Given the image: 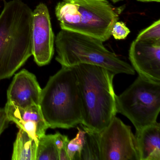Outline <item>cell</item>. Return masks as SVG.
<instances>
[{
  "label": "cell",
  "mask_w": 160,
  "mask_h": 160,
  "mask_svg": "<svg viewBox=\"0 0 160 160\" xmlns=\"http://www.w3.org/2000/svg\"><path fill=\"white\" fill-rule=\"evenodd\" d=\"M32 12L22 0L4 4L0 14V80L10 78L32 55Z\"/></svg>",
  "instance_id": "6da1fadb"
},
{
  "label": "cell",
  "mask_w": 160,
  "mask_h": 160,
  "mask_svg": "<svg viewBox=\"0 0 160 160\" xmlns=\"http://www.w3.org/2000/svg\"><path fill=\"white\" fill-rule=\"evenodd\" d=\"M78 78L82 106L81 125L100 133L110 123L117 112V95L113 88L115 74L96 65L73 66Z\"/></svg>",
  "instance_id": "7a4b0ae2"
},
{
  "label": "cell",
  "mask_w": 160,
  "mask_h": 160,
  "mask_svg": "<svg viewBox=\"0 0 160 160\" xmlns=\"http://www.w3.org/2000/svg\"><path fill=\"white\" fill-rule=\"evenodd\" d=\"M40 107L49 128L70 129L81 123L82 106L74 67L62 66L42 89Z\"/></svg>",
  "instance_id": "3957f363"
},
{
  "label": "cell",
  "mask_w": 160,
  "mask_h": 160,
  "mask_svg": "<svg viewBox=\"0 0 160 160\" xmlns=\"http://www.w3.org/2000/svg\"><path fill=\"white\" fill-rule=\"evenodd\" d=\"M122 7L117 8L107 0H62L55 14L62 30L97 38L104 42L111 36Z\"/></svg>",
  "instance_id": "277c9868"
},
{
  "label": "cell",
  "mask_w": 160,
  "mask_h": 160,
  "mask_svg": "<svg viewBox=\"0 0 160 160\" xmlns=\"http://www.w3.org/2000/svg\"><path fill=\"white\" fill-rule=\"evenodd\" d=\"M55 43L58 54L56 59L62 66L88 64L102 67L115 75L135 73L132 65L106 48L97 38L62 30Z\"/></svg>",
  "instance_id": "5b68a950"
},
{
  "label": "cell",
  "mask_w": 160,
  "mask_h": 160,
  "mask_svg": "<svg viewBox=\"0 0 160 160\" xmlns=\"http://www.w3.org/2000/svg\"><path fill=\"white\" fill-rule=\"evenodd\" d=\"M116 108L131 121L136 131L156 122L160 111V83L138 76L117 96Z\"/></svg>",
  "instance_id": "8992f818"
},
{
  "label": "cell",
  "mask_w": 160,
  "mask_h": 160,
  "mask_svg": "<svg viewBox=\"0 0 160 160\" xmlns=\"http://www.w3.org/2000/svg\"><path fill=\"white\" fill-rule=\"evenodd\" d=\"M100 160H139L131 127L114 117L100 132Z\"/></svg>",
  "instance_id": "52a82bcc"
},
{
  "label": "cell",
  "mask_w": 160,
  "mask_h": 160,
  "mask_svg": "<svg viewBox=\"0 0 160 160\" xmlns=\"http://www.w3.org/2000/svg\"><path fill=\"white\" fill-rule=\"evenodd\" d=\"M32 56L36 64H48L54 54L55 36L48 8L43 3L38 4L32 12Z\"/></svg>",
  "instance_id": "ba28073f"
},
{
  "label": "cell",
  "mask_w": 160,
  "mask_h": 160,
  "mask_svg": "<svg viewBox=\"0 0 160 160\" xmlns=\"http://www.w3.org/2000/svg\"><path fill=\"white\" fill-rule=\"evenodd\" d=\"M129 56L138 76L160 83V42L135 40L130 47Z\"/></svg>",
  "instance_id": "9c48e42d"
},
{
  "label": "cell",
  "mask_w": 160,
  "mask_h": 160,
  "mask_svg": "<svg viewBox=\"0 0 160 160\" xmlns=\"http://www.w3.org/2000/svg\"><path fill=\"white\" fill-rule=\"evenodd\" d=\"M42 89L36 76L24 69L15 75L7 90V102L18 107L40 106Z\"/></svg>",
  "instance_id": "30bf717a"
},
{
  "label": "cell",
  "mask_w": 160,
  "mask_h": 160,
  "mask_svg": "<svg viewBox=\"0 0 160 160\" xmlns=\"http://www.w3.org/2000/svg\"><path fill=\"white\" fill-rule=\"evenodd\" d=\"M4 108L9 121L27 132L37 144L39 139L45 134L46 130L49 128L40 106L22 108L7 102Z\"/></svg>",
  "instance_id": "8fae6325"
},
{
  "label": "cell",
  "mask_w": 160,
  "mask_h": 160,
  "mask_svg": "<svg viewBox=\"0 0 160 160\" xmlns=\"http://www.w3.org/2000/svg\"><path fill=\"white\" fill-rule=\"evenodd\" d=\"M160 124L156 122L136 131L139 160H160Z\"/></svg>",
  "instance_id": "7c38bea8"
},
{
  "label": "cell",
  "mask_w": 160,
  "mask_h": 160,
  "mask_svg": "<svg viewBox=\"0 0 160 160\" xmlns=\"http://www.w3.org/2000/svg\"><path fill=\"white\" fill-rule=\"evenodd\" d=\"M37 143L27 132L19 128L13 144L12 160H36Z\"/></svg>",
  "instance_id": "4fadbf2b"
},
{
  "label": "cell",
  "mask_w": 160,
  "mask_h": 160,
  "mask_svg": "<svg viewBox=\"0 0 160 160\" xmlns=\"http://www.w3.org/2000/svg\"><path fill=\"white\" fill-rule=\"evenodd\" d=\"M81 126L85 131V141L80 152L79 160H100V133L92 132Z\"/></svg>",
  "instance_id": "5bb4252c"
},
{
  "label": "cell",
  "mask_w": 160,
  "mask_h": 160,
  "mask_svg": "<svg viewBox=\"0 0 160 160\" xmlns=\"http://www.w3.org/2000/svg\"><path fill=\"white\" fill-rule=\"evenodd\" d=\"M36 160H59L58 151L54 134L46 135L38 140Z\"/></svg>",
  "instance_id": "9a60e30c"
},
{
  "label": "cell",
  "mask_w": 160,
  "mask_h": 160,
  "mask_svg": "<svg viewBox=\"0 0 160 160\" xmlns=\"http://www.w3.org/2000/svg\"><path fill=\"white\" fill-rule=\"evenodd\" d=\"M78 132L75 138L69 140L67 145V152L70 160H79L80 152L85 141V131L77 127Z\"/></svg>",
  "instance_id": "2e32d148"
},
{
  "label": "cell",
  "mask_w": 160,
  "mask_h": 160,
  "mask_svg": "<svg viewBox=\"0 0 160 160\" xmlns=\"http://www.w3.org/2000/svg\"><path fill=\"white\" fill-rule=\"evenodd\" d=\"M136 40L143 42H160V20L141 31Z\"/></svg>",
  "instance_id": "e0dca14e"
},
{
  "label": "cell",
  "mask_w": 160,
  "mask_h": 160,
  "mask_svg": "<svg viewBox=\"0 0 160 160\" xmlns=\"http://www.w3.org/2000/svg\"><path fill=\"white\" fill-rule=\"evenodd\" d=\"M130 32V30L123 22L118 21L112 28L111 35L116 40H123L128 36Z\"/></svg>",
  "instance_id": "ac0fdd59"
},
{
  "label": "cell",
  "mask_w": 160,
  "mask_h": 160,
  "mask_svg": "<svg viewBox=\"0 0 160 160\" xmlns=\"http://www.w3.org/2000/svg\"><path fill=\"white\" fill-rule=\"evenodd\" d=\"M55 135V142L58 151L62 148L64 146L67 145L69 142V139L66 135L62 134L58 132L54 134Z\"/></svg>",
  "instance_id": "d6986e66"
},
{
  "label": "cell",
  "mask_w": 160,
  "mask_h": 160,
  "mask_svg": "<svg viewBox=\"0 0 160 160\" xmlns=\"http://www.w3.org/2000/svg\"><path fill=\"white\" fill-rule=\"evenodd\" d=\"M10 122L4 108H0V135L8 127Z\"/></svg>",
  "instance_id": "ffe728a7"
},
{
  "label": "cell",
  "mask_w": 160,
  "mask_h": 160,
  "mask_svg": "<svg viewBox=\"0 0 160 160\" xmlns=\"http://www.w3.org/2000/svg\"><path fill=\"white\" fill-rule=\"evenodd\" d=\"M67 145L64 146L62 148L59 150V160H70L67 152Z\"/></svg>",
  "instance_id": "44dd1931"
},
{
  "label": "cell",
  "mask_w": 160,
  "mask_h": 160,
  "mask_svg": "<svg viewBox=\"0 0 160 160\" xmlns=\"http://www.w3.org/2000/svg\"><path fill=\"white\" fill-rule=\"evenodd\" d=\"M138 1L141 2H160V0H137Z\"/></svg>",
  "instance_id": "7402d4cb"
},
{
  "label": "cell",
  "mask_w": 160,
  "mask_h": 160,
  "mask_svg": "<svg viewBox=\"0 0 160 160\" xmlns=\"http://www.w3.org/2000/svg\"><path fill=\"white\" fill-rule=\"evenodd\" d=\"M111 1H112V2H114V3H116V2H119L120 1H123V0H110Z\"/></svg>",
  "instance_id": "603a6c76"
}]
</instances>
